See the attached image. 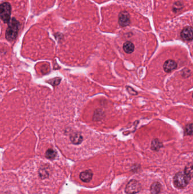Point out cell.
<instances>
[{
	"mask_svg": "<svg viewBox=\"0 0 193 194\" xmlns=\"http://www.w3.org/2000/svg\"><path fill=\"white\" fill-rule=\"evenodd\" d=\"M61 80V79L60 78H53L52 80L49 81V82L50 83V84L55 86H57L59 84Z\"/></svg>",
	"mask_w": 193,
	"mask_h": 194,
	"instance_id": "obj_17",
	"label": "cell"
},
{
	"mask_svg": "<svg viewBox=\"0 0 193 194\" xmlns=\"http://www.w3.org/2000/svg\"><path fill=\"white\" fill-rule=\"evenodd\" d=\"M19 29V22L13 18L9 22L8 27L6 32V38L8 41H13L17 38Z\"/></svg>",
	"mask_w": 193,
	"mask_h": 194,
	"instance_id": "obj_1",
	"label": "cell"
},
{
	"mask_svg": "<svg viewBox=\"0 0 193 194\" xmlns=\"http://www.w3.org/2000/svg\"><path fill=\"white\" fill-rule=\"evenodd\" d=\"M184 171L189 177H193V162L189 163L186 166Z\"/></svg>",
	"mask_w": 193,
	"mask_h": 194,
	"instance_id": "obj_12",
	"label": "cell"
},
{
	"mask_svg": "<svg viewBox=\"0 0 193 194\" xmlns=\"http://www.w3.org/2000/svg\"><path fill=\"white\" fill-rule=\"evenodd\" d=\"M93 177V173L91 170H87L80 174V179L84 182L90 181Z\"/></svg>",
	"mask_w": 193,
	"mask_h": 194,
	"instance_id": "obj_8",
	"label": "cell"
},
{
	"mask_svg": "<svg viewBox=\"0 0 193 194\" xmlns=\"http://www.w3.org/2000/svg\"><path fill=\"white\" fill-rule=\"evenodd\" d=\"M185 133L188 135L193 134V124H189L185 128Z\"/></svg>",
	"mask_w": 193,
	"mask_h": 194,
	"instance_id": "obj_16",
	"label": "cell"
},
{
	"mask_svg": "<svg viewBox=\"0 0 193 194\" xmlns=\"http://www.w3.org/2000/svg\"><path fill=\"white\" fill-rule=\"evenodd\" d=\"M118 22L120 25L122 27H125L129 25L130 23V18L129 14L127 12H122L119 15Z\"/></svg>",
	"mask_w": 193,
	"mask_h": 194,
	"instance_id": "obj_6",
	"label": "cell"
},
{
	"mask_svg": "<svg viewBox=\"0 0 193 194\" xmlns=\"http://www.w3.org/2000/svg\"><path fill=\"white\" fill-rule=\"evenodd\" d=\"M70 141L72 143L75 145H79L83 141V137L80 133H75L72 134L70 137Z\"/></svg>",
	"mask_w": 193,
	"mask_h": 194,
	"instance_id": "obj_9",
	"label": "cell"
},
{
	"mask_svg": "<svg viewBox=\"0 0 193 194\" xmlns=\"http://www.w3.org/2000/svg\"><path fill=\"white\" fill-rule=\"evenodd\" d=\"M192 96H193V95H192Z\"/></svg>",
	"mask_w": 193,
	"mask_h": 194,
	"instance_id": "obj_19",
	"label": "cell"
},
{
	"mask_svg": "<svg viewBox=\"0 0 193 194\" xmlns=\"http://www.w3.org/2000/svg\"><path fill=\"white\" fill-rule=\"evenodd\" d=\"M162 189V186L159 182H154L151 186V193L152 194H159Z\"/></svg>",
	"mask_w": 193,
	"mask_h": 194,
	"instance_id": "obj_10",
	"label": "cell"
},
{
	"mask_svg": "<svg viewBox=\"0 0 193 194\" xmlns=\"http://www.w3.org/2000/svg\"><path fill=\"white\" fill-rule=\"evenodd\" d=\"M177 67V65L176 61H174L173 60H168L164 63L163 65V69L165 72L169 73L176 69Z\"/></svg>",
	"mask_w": 193,
	"mask_h": 194,
	"instance_id": "obj_7",
	"label": "cell"
},
{
	"mask_svg": "<svg viewBox=\"0 0 193 194\" xmlns=\"http://www.w3.org/2000/svg\"><path fill=\"white\" fill-rule=\"evenodd\" d=\"M181 36L185 41L190 42L193 40V28L186 27L181 33Z\"/></svg>",
	"mask_w": 193,
	"mask_h": 194,
	"instance_id": "obj_5",
	"label": "cell"
},
{
	"mask_svg": "<svg viewBox=\"0 0 193 194\" xmlns=\"http://www.w3.org/2000/svg\"><path fill=\"white\" fill-rule=\"evenodd\" d=\"M0 12L1 20L5 23L10 22L11 16V6L8 2H4L1 5Z\"/></svg>",
	"mask_w": 193,
	"mask_h": 194,
	"instance_id": "obj_3",
	"label": "cell"
},
{
	"mask_svg": "<svg viewBox=\"0 0 193 194\" xmlns=\"http://www.w3.org/2000/svg\"><path fill=\"white\" fill-rule=\"evenodd\" d=\"M191 178L185 173V171H180L177 173L173 178V183L174 186L180 189L185 188L189 183Z\"/></svg>",
	"mask_w": 193,
	"mask_h": 194,
	"instance_id": "obj_2",
	"label": "cell"
},
{
	"mask_svg": "<svg viewBox=\"0 0 193 194\" xmlns=\"http://www.w3.org/2000/svg\"><path fill=\"white\" fill-rule=\"evenodd\" d=\"M103 117V113L101 110H96L93 116V119L95 120H100Z\"/></svg>",
	"mask_w": 193,
	"mask_h": 194,
	"instance_id": "obj_15",
	"label": "cell"
},
{
	"mask_svg": "<svg viewBox=\"0 0 193 194\" xmlns=\"http://www.w3.org/2000/svg\"><path fill=\"white\" fill-rule=\"evenodd\" d=\"M56 156H57V152L52 149H49L48 150L46 151V157L47 158H49V159L53 160L55 158Z\"/></svg>",
	"mask_w": 193,
	"mask_h": 194,
	"instance_id": "obj_14",
	"label": "cell"
},
{
	"mask_svg": "<svg viewBox=\"0 0 193 194\" xmlns=\"http://www.w3.org/2000/svg\"><path fill=\"white\" fill-rule=\"evenodd\" d=\"M162 147V144L157 139L154 140L151 143V149L155 151H159Z\"/></svg>",
	"mask_w": 193,
	"mask_h": 194,
	"instance_id": "obj_13",
	"label": "cell"
},
{
	"mask_svg": "<svg viewBox=\"0 0 193 194\" xmlns=\"http://www.w3.org/2000/svg\"><path fill=\"white\" fill-rule=\"evenodd\" d=\"M127 88V90L128 91V92L131 94V95H137V92H136V91H135L134 89H133V88H131V87H129V86H127V87H126Z\"/></svg>",
	"mask_w": 193,
	"mask_h": 194,
	"instance_id": "obj_18",
	"label": "cell"
},
{
	"mask_svg": "<svg viewBox=\"0 0 193 194\" xmlns=\"http://www.w3.org/2000/svg\"><path fill=\"white\" fill-rule=\"evenodd\" d=\"M141 185L136 180H131L126 186L125 192L127 194H135L138 193L141 190Z\"/></svg>",
	"mask_w": 193,
	"mask_h": 194,
	"instance_id": "obj_4",
	"label": "cell"
},
{
	"mask_svg": "<svg viewBox=\"0 0 193 194\" xmlns=\"http://www.w3.org/2000/svg\"><path fill=\"white\" fill-rule=\"evenodd\" d=\"M123 49L127 54H131L134 51V45L133 43L127 41L124 44Z\"/></svg>",
	"mask_w": 193,
	"mask_h": 194,
	"instance_id": "obj_11",
	"label": "cell"
}]
</instances>
